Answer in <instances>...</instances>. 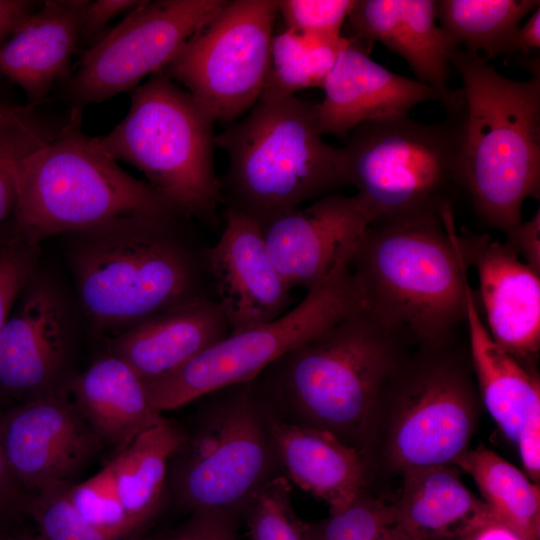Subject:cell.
Returning <instances> with one entry per match:
<instances>
[{
    "label": "cell",
    "instance_id": "20",
    "mask_svg": "<svg viewBox=\"0 0 540 540\" xmlns=\"http://www.w3.org/2000/svg\"><path fill=\"white\" fill-rule=\"evenodd\" d=\"M356 39L379 42L403 58L417 80L433 88L447 106L456 50L437 23L434 0H355L347 18Z\"/></svg>",
    "mask_w": 540,
    "mask_h": 540
},
{
    "label": "cell",
    "instance_id": "29",
    "mask_svg": "<svg viewBox=\"0 0 540 540\" xmlns=\"http://www.w3.org/2000/svg\"><path fill=\"white\" fill-rule=\"evenodd\" d=\"M539 0H440L436 17L456 50L488 62L507 54L522 20Z\"/></svg>",
    "mask_w": 540,
    "mask_h": 540
},
{
    "label": "cell",
    "instance_id": "38",
    "mask_svg": "<svg viewBox=\"0 0 540 540\" xmlns=\"http://www.w3.org/2000/svg\"><path fill=\"white\" fill-rule=\"evenodd\" d=\"M241 518L220 511H198L158 540H238Z\"/></svg>",
    "mask_w": 540,
    "mask_h": 540
},
{
    "label": "cell",
    "instance_id": "31",
    "mask_svg": "<svg viewBox=\"0 0 540 540\" xmlns=\"http://www.w3.org/2000/svg\"><path fill=\"white\" fill-rule=\"evenodd\" d=\"M54 132L33 106L0 115V225L13 215L16 205L12 164L44 145Z\"/></svg>",
    "mask_w": 540,
    "mask_h": 540
},
{
    "label": "cell",
    "instance_id": "42",
    "mask_svg": "<svg viewBox=\"0 0 540 540\" xmlns=\"http://www.w3.org/2000/svg\"><path fill=\"white\" fill-rule=\"evenodd\" d=\"M140 1L89 0L83 15L81 40L97 35L113 18L121 13L129 12Z\"/></svg>",
    "mask_w": 540,
    "mask_h": 540
},
{
    "label": "cell",
    "instance_id": "10",
    "mask_svg": "<svg viewBox=\"0 0 540 540\" xmlns=\"http://www.w3.org/2000/svg\"><path fill=\"white\" fill-rule=\"evenodd\" d=\"M396 116L354 128L340 148L348 185L373 218L442 214L460 191V123Z\"/></svg>",
    "mask_w": 540,
    "mask_h": 540
},
{
    "label": "cell",
    "instance_id": "28",
    "mask_svg": "<svg viewBox=\"0 0 540 540\" xmlns=\"http://www.w3.org/2000/svg\"><path fill=\"white\" fill-rule=\"evenodd\" d=\"M454 465L473 478L496 524L521 540H540V488L523 471L483 445Z\"/></svg>",
    "mask_w": 540,
    "mask_h": 540
},
{
    "label": "cell",
    "instance_id": "9",
    "mask_svg": "<svg viewBox=\"0 0 540 540\" xmlns=\"http://www.w3.org/2000/svg\"><path fill=\"white\" fill-rule=\"evenodd\" d=\"M214 123L161 70L131 91L124 119L98 140L114 160L141 171L181 216L215 229L223 200L214 166Z\"/></svg>",
    "mask_w": 540,
    "mask_h": 540
},
{
    "label": "cell",
    "instance_id": "2",
    "mask_svg": "<svg viewBox=\"0 0 540 540\" xmlns=\"http://www.w3.org/2000/svg\"><path fill=\"white\" fill-rule=\"evenodd\" d=\"M462 87L452 107L460 123L459 184L476 216L506 234L540 196V73L508 78L474 54L455 50Z\"/></svg>",
    "mask_w": 540,
    "mask_h": 540
},
{
    "label": "cell",
    "instance_id": "12",
    "mask_svg": "<svg viewBox=\"0 0 540 540\" xmlns=\"http://www.w3.org/2000/svg\"><path fill=\"white\" fill-rule=\"evenodd\" d=\"M278 13L277 0H227L162 71L229 125L264 90Z\"/></svg>",
    "mask_w": 540,
    "mask_h": 540
},
{
    "label": "cell",
    "instance_id": "36",
    "mask_svg": "<svg viewBox=\"0 0 540 540\" xmlns=\"http://www.w3.org/2000/svg\"><path fill=\"white\" fill-rule=\"evenodd\" d=\"M38 249L12 229L0 237V331L33 276Z\"/></svg>",
    "mask_w": 540,
    "mask_h": 540
},
{
    "label": "cell",
    "instance_id": "8",
    "mask_svg": "<svg viewBox=\"0 0 540 540\" xmlns=\"http://www.w3.org/2000/svg\"><path fill=\"white\" fill-rule=\"evenodd\" d=\"M173 455L167 494L182 510L239 518L256 494L285 475L274 442V417L255 379L213 391Z\"/></svg>",
    "mask_w": 540,
    "mask_h": 540
},
{
    "label": "cell",
    "instance_id": "21",
    "mask_svg": "<svg viewBox=\"0 0 540 540\" xmlns=\"http://www.w3.org/2000/svg\"><path fill=\"white\" fill-rule=\"evenodd\" d=\"M230 334L215 299L187 302L161 311L116 334L111 355L143 381L161 378Z\"/></svg>",
    "mask_w": 540,
    "mask_h": 540
},
{
    "label": "cell",
    "instance_id": "43",
    "mask_svg": "<svg viewBox=\"0 0 540 540\" xmlns=\"http://www.w3.org/2000/svg\"><path fill=\"white\" fill-rule=\"evenodd\" d=\"M32 2L0 0V45L33 12Z\"/></svg>",
    "mask_w": 540,
    "mask_h": 540
},
{
    "label": "cell",
    "instance_id": "22",
    "mask_svg": "<svg viewBox=\"0 0 540 540\" xmlns=\"http://www.w3.org/2000/svg\"><path fill=\"white\" fill-rule=\"evenodd\" d=\"M89 0H46L0 45V74L19 86L30 104L45 101L69 75L81 41Z\"/></svg>",
    "mask_w": 540,
    "mask_h": 540
},
{
    "label": "cell",
    "instance_id": "30",
    "mask_svg": "<svg viewBox=\"0 0 540 540\" xmlns=\"http://www.w3.org/2000/svg\"><path fill=\"white\" fill-rule=\"evenodd\" d=\"M354 39L341 35H317L284 29L273 36L270 68L262 93L294 96L321 87L339 54Z\"/></svg>",
    "mask_w": 540,
    "mask_h": 540
},
{
    "label": "cell",
    "instance_id": "26",
    "mask_svg": "<svg viewBox=\"0 0 540 540\" xmlns=\"http://www.w3.org/2000/svg\"><path fill=\"white\" fill-rule=\"evenodd\" d=\"M74 403L102 444L118 452L142 431L163 421L150 404L143 381L123 361L108 356L71 383Z\"/></svg>",
    "mask_w": 540,
    "mask_h": 540
},
{
    "label": "cell",
    "instance_id": "25",
    "mask_svg": "<svg viewBox=\"0 0 540 540\" xmlns=\"http://www.w3.org/2000/svg\"><path fill=\"white\" fill-rule=\"evenodd\" d=\"M464 325L481 402L501 432L515 443L526 417L533 409L540 407L538 375L492 339L471 286L467 290Z\"/></svg>",
    "mask_w": 540,
    "mask_h": 540
},
{
    "label": "cell",
    "instance_id": "46",
    "mask_svg": "<svg viewBox=\"0 0 540 540\" xmlns=\"http://www.w3.org/2000/svg\"><path fill=\"white\" fill-rule=\"evenodd\" d=\"M29 539H30V534H28V533H24V534L19 535L17 537V540H29Z\"/></svg>",
    "mask_w": 540,
    "mask_h": 540
},
{
    "label": "cell",
    "instance_id": "17",
    "mask_svg": "<svg viewBox=\"0 0 540 540\" xmlns=\"http://www.w3.org/2000/svg\"><path fill=\"white\" fill-rule=\"evenodd\" d=\"M209 269L216 300L230 333H238L282 316L291 288L275 268L261 226L225 208V227L208 249Z\"/></svg>",
    "mask_w": 540,
    "mask_h": 540
},
{
    "label": "cell",
    "instance_id": "44",
    "mask_svg": "<svg viewBox=\"0 0 540 540\" xmlns=\"http://www.w3.org/2000/svg\"><path fill=\"white\" fill-rule=\"evenodd\" d=\"M452 540H521L507 528L490 524L474 529Z\"/></svg>",
    "mask_w": 540,
    "mask_h": 540
},
{
    "label": "cell",
    "instance_id": "45",
    "mask_svg": "<svg viewBox=\"0 0 540 540\" xmlns=\"http://www.w3.org/2000/svg\"><path fill=\"white\" fill-rule=\"evenodd\" d=\"M17 537L11 534L6 526L0 525V540H17Z\"/></svg>",
    "mask_w": 540,
    "mask_h": 540
},
{
    "label": "cell",
    "instance_id": "14",
    "mask_svg": "<svg viewBox=\"0 0 540 540\" xmlns=\"http://www.w3.org/2000/svg\"><path fill=\"white\" fill-rule=\"evenodd\" d=\"M0 436L13 474L30 495L73 484L103 445L74 401L56 391L0 416Z\"/></svg>",
    "mask_w": 540,
    "mask_h": 540
},
{
    "label": "cell",
    "instance_id": "39",
    "mask_svg": "<svg viewBox=\"0 0 540 540\" xmlns=\"http://www.w3.org/2000/svg\"><path fill=\"white\" fill-rule=\"evenodd\" d=\"M30 497L8 464L0 436V525L7 526L26 514Z\"/></svg>",
    "mask_w": 540,
    "mask_h": 540
},
{
    "label": "cell",
    "instance_id": "24",
    "mask_svg": "<svg viewBox=\"0 0 540 540\" xmlns=\"http://www.w3.org/2000/svg\"><path fill=\"white\" fill-rule=\"evenodd\" d=\"M272 432L285 476L324 501L330 514L345 509L367 490L361 454L332 433L275 419Z\"/></svg>",
    "mask_w": 540,
    "mask_h": 540
},
{
    "label": "cell",
    "instance_id": "3",
    "mask_svg": "<svg viewBox=\"0 0 540 540\" xmlns=\"http://www.w3.org/2000/svg\"><path fill=\"white\" fill-rule=\"evenodd\" d=\"M405 341L362 305L268 365L256 382L275 420L332 433L361 454Z\"/></svg>",
    "mask_w": 540,
    "mask_h": 540
},
{
    "label": "cell",
    "instance_id": "18",
    "mask_svg": "<svg viewBox=\"0 0 540 540\" xmlns=\"http://www.w3.org/2000/svg\"><path fill=\"white\" fill-rule=\"evenodd\" d=\"M316 103L323 135L345 139L358 125L404 116L415 106L441 97L430 86L394 73L370 58L356 39L337 57Z\"/></svg>",
    "mask_w": 540,
    "mask_h": 540
},
{
    "label": "cell",
    "instance_id": "16",
    "mask_svg": "<svg viewBox=\"0 0 540 540\" xmlns=\"http://www.w3.org/2000/svg\"><path fill=\"white\" fill-rule=\"evenodd\" d=\"M467 267L478 277L477 303L492 339L526 368L540 350V274L488 234H458Z\"/></svg>",
    "mask_w": 540,
    "mask_h": 540
},
{
    "label": "cell",
    "instance_id": "34",
    "mask_svg": "<svg viewBox=\"0 0 540 540\" xmlns=\"http://www.w3.org/2000/svg\"><path fill=\"white\" fill-rule=\"evenodd\" d=\"M391 522V504L366 490L345 509L307 523V529L309 540H384Z\"/></svg>",
    "mask_w": 540,
    "mask_h": 540
},
{
    "label": "cell",
    "instance_id": "11",
    "mask_svg": "<svg viewBox=\"0 0 540 540\" xmlns=\"http://www.w3.org/2000/svg\"><path fill=\"white\" fill-rule=\"evenodd\" d=\"M359 306L350 265L341 266L277 319L230 333L177 370L143 382L148 400L162 414L213 391L251 381L283 354L319 336Z\"/></svg>",
    "mask_w": 540,
    "mask_h": 540
},
{
    "label": "cell",
    "instance_id": "41",
    "mask_svg": "<svg viewBox=\"0 0 540 540\" xmlns=\"http://www.w3.org/2000/svg\"><path fill=\"white\" fill-rule=\"evenodd\" d=\"M528 478L540 482V407L533 409L521 425L515 442Z\"/></svg>",
    "mask_w": 540,
    "mask_h": 540
},
{
    "label": "cell",
    "instance_id": "37",
    "mask_svg": "<svg viewBox=\"0 0 540 540\" xmlns=\"http://www.w3.org/2000/svg\"><path fill=\"white\" fill-rule=\"evenodd\" d=\"M355 0H278L285 29L317 35H341Z\"/></svg>",
    "mask_w": 540,
    "mask_h": 540
},
{
    "label": "cell",
    "instance_id": "23",
    "mask_svg": "<svg viewBox=\"0 0 540 540\" xmlns=\"http://www.w3.org/2000/svg\"><path fill=\"white\" fill-rule=\"evenodd\" d=\"M458 470L455 465H438L403 473L384 540H452L496 524L482 499L462 483Z\"/></svg>",
    "mask_w": 540,
    "mask_h": 540
},
{
    "label": "cell",
    "instance_id": "6",
    "mask_svg": "<svg viewBox=\"0 0 540 540\" xmlns=\"http://www.w3.org/2000/svg\"><path fill=\"white\" fill-rule=\"evenodd\" d=\"M81 118L82 110L72 109L44 145L12 164L16 234L38 246L119 218L180 215L147 181L125 172L98 137L84 133Z\"/></svg>",
    "mask_w": 540,
    "mask_h": 540
},
{
    "label": "cell",
    "instance_id": "15",
    "mask_svg": "<svg viewBox=\"0 0 540 540\" xmlns=\"http://www.w3.org/2000/svg\"><path fill=\"white\" fill-rule=\"evenodd\" d=\"M373 221L355 194H328L289 211L262 227L269 256L285 282L307 291L336 269L351 265Z\"/></svg>",
    "mask_w": 540,
    "mask_h": 540
},
{
    "label": "cell",
    "instance_id": "32",
    "mask_svg": "<svg viewBox=\"0 0 540 540\" xmlns=\"http://www.w3.org/2000/svg\"><path fill=\"white\" fill-rule=\"evenodd\" d=\"M67 496L87 522L113 539L135 540L139 534L122 504L109 463L88 480L72 484Z\"/></svg>",
    "mask_w": 540,
    "mask_h": 540
},
{
    "label": "cell",
    "instance_id": "7",
    "mask_svg": "<svg viewBox=\"0 0 540 540\" xmlns=\"http://www.w3.org/2000/svg\"><path fill=\"white\" fill-rule=\"evenodd\" d=\"M481 405L469 352L454 340L417 346L386 384L372 415L361 451L368 481L376 471L402 475L454 465L470 448Z\"/></svg>",
    "mask_w": 540,
    "mask_h": 540
},
{
    "label": "cell",
    "instance_id": "33",
    "mask_svg": "<svg viewBox=\"0 0 540 540\" xmlns=\"http://www.w3.org/2000/svg\"><path fill=\"white\" fill-rule=\"evenodd\" d=\"M244 517L250 540H309L307 523L291 502V483L280 475L266 484L249 504Z\"/></svg>",
    "mask_w": 540,
    "mask_h": 540
},
{
    "label": "cell",
    "instance_id": "35",
    "mask_svg": "<svg viewBox=\"0 0 540 540\" xmlns=\"http://www.w3.org/2000/svg\"><path fill=\"white\" fill-rule=\"evenodd\" d=\"M71 485H59L31 495L26 514L36 522L40 540H115L76 511L67 496Z\"/></svg>",
    "mask_w": 540,
    "mask_h": 540
},
{
    "label": "cell",
    "instance_id": "40",
    "mask_svg": "<svg viewBox=\"0 0 540 540\" xmlns=\"http://www.w3.org/2000/svg\"><path fill=\"white\" fill-rule=\"evenodd\" d=\"M506 243L523 262L540 274V210L505 234Z\"/></svg>",
    "mask_w": 540,
    "mask_h": 540
},
{
    "label": "cell",
    "instance_id": "27",
    "mask_svg": "<svg viewBox=\"0 0 540 540\" xmlns=\"http://www.w3.org/2000/svg\"><path fill=\"white\" fill-rule=\"evenodd\" d=\"M182 439L183 430L165 418L135 436L109 462L122 504L138 533L164 501L170 462Z\"/></svg>",
    "mask_w": 540,
    "mask_h": 540
},
{
    "label": "cell",
    "instance_id": "19",
    "mask_svg": "<svg viewBox=\"0 0 540 540\" xmlns=\"http://www.w3.org/2000/svg\"><path fill=\"white\" fill-rule=\"evenodd\" d=\"M22 293L0 331V389L32 398L52 392L66 358L68 327L51 284L30 279Z\"/></svg>",
    "mask_w": 540,
    "mask_h": 540
},
{
    "label": "cell",
    "instance_id": "47",
    "mask_svg": "<svg viewBox=\"0 0 540 540\" xmlns=\"http://www.w3.org/2000/svg\"><path fill=\"white\" fill-rule=\"evenodd\" d=\"M29 540H40V538L38 537V535H31L30 534V539Z\"/></svg>",
    "mask_w": 540,
    "mask_h": 540
},
{
    "label": "cell",
    "instance_id": "4",
    "mask_svg": "<svg viewBox=\"0 0 540 540\" xmlns=\"http://www.w3.org/2000/svg\"><path fill=\"white\" fill-rule=\"evenodd\" d=\"M178 216L124 217L78 232L77 289L98 327L118 334L177 305L216 300L209 246L186 238Z\"/></svg>",
    "mask_w": 540,
    "mask_h": 540
},
{
    "label": "cell",
    "instance_id": "1",
    "mask_svg": "<svg viewBox=\"0 0 540 540\" xmlns=\"http://www.w3.org/2000/svg\"><path fill=\"white\" fill-rule=\"evenodd\" d=\"M350 268L361 305L404 341L446 344L465 323L470 284L452 208L372 221Z\"/></svg>",
    "mask_w": 540,
    "mask_h": 540
},
{
    "label": "cell",
    "instance_id": "13",
    "mask_svg": "<svg viewBox=\"0 0 540 540\" xmlns=\"http://www.w3.org/2000/svg\"><path fill=\"white\" fill-rule=\"evenodd\" d=\"M227 0H141L83 55L68 82L73 109L132 91L161 71Z\"/></svg>",
    "mask_w": 540,
    "mask_h": 540
},
{
    "label": "cell",
    "instance_id": "5",
    "mask_svg": "<svg viewBox=\"0 0 540 540\" xmlns=\"http://www.w3.org/2000/svg\"><path fill=\"white\" fill-rule=\"evenodd\" d=\"M316 103L262 93L247 116L215 135L227 155L219 177L225 208L261 228L309 201L348 186L340 148L323 140Z\"/></svg>",
    "mask_w": 540,
    "mask_h": 540
}]
</instances>
